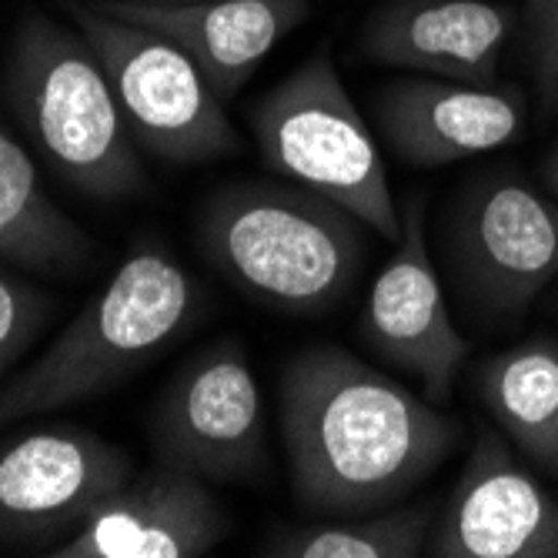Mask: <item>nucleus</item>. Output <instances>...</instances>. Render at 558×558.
Segmentation results:
<instances>
[{"mask_svg": "<svg viewBox=\"0 0 558 558\" xmlns=\"http://www.w3.org/2000/svg\"><path fill=\"white\" fill-rule=\"evenodd\" d=\"M8 100L31 147L71 187L114 201L144 187L137 137L90 40L31 11L8 58Z\"/></svg>", "mask_w": 558, "mask_h": 558, "instance_id": "4", "label": "nucleus"}, {"mask_svg": "<svg viewBox=\"0 0 558 558\" xmlns=\"http://www.w3.org/2000/svg\"><path fill=\"white\" fill-rule=\"evenodd\" d=\"M247 124L275 174L318 191L365 228L398 241L401 211L388 187L381 147L354 108L328 47L265 90L247 111Z\"/></svg>", "mask_w": 558, "mask_h": 558, "instance_id": "5", "label": "nucleus"}, {"mask_svg": "<svg viewBox=\"0 0 558 558\" xmlns=\"http://www.w3.org/2000/svg\"><path fill=\"white\" fill-rule=\"evenodd\" d=\"M61 4L71 24L97 50L144 150L171 165H205L238 155L241 137L225 111V100L187 50L155 27L97 8L94 0Z\"/></svg>", "mask_w": 558, "mask_h": 558, "instance_id": "6", "label": "nucleus"}, {"mask_svg": "<svg viewBox=\"0 0 558 558\" xmlns=\"http://www.w3.org/2000/svg\"><path fill=\"white\" fill-rule=\"evenodd\" d=\"M542 174H545V187H548V191H551V197L558 201V144L551 147V155L545 158Z\"/></svg>", "mask_w": 558, "mask_h": 558, "instance_id": "22", "label": "nucleus"}, {"mask_svg": "<svg viewBox=\"0 0 558 558\" xmlns=\"http://www.w3.org/2000/svg\"><path fill=\"white\" fill-rule=\"evenodd\" d=\"M137 4H201V0H137Z\"/></svg>", "mask_w": 558, "mask_h": 558, "instance_id": "23", "label": "nucleus"}, {"mask_svg": "<svg viewBox=\"0 0 558 558\" xmlns=\"http://www.w3.org/2000/svg\"><path fill=\"white\" fill-rule=\"evenodd\" d=\"M522 14L495 0H391L362 27L365 58L425 77L495 84Z\"/></svg>", "mask_w": 558, "mask_h": 558, "instance_id": "14", "label": "nucleus"}, {"mask_svg": "<svg viewBox=\"0 0 558 558\" xmlns=\"http://www.w3.org/2000/svg\"><path fill=\"white\" fill-rule=\"evenodd\" d=\"M131 475L128 451L87 428H37L8 441L0 448V545L54 548V538H71Z\"/></svg>", "mask_w": 558, "mask_h": 558, "instance_id": "9", "label": "nucleus"}, {"mask_svg": "<svg viewBox=\"0 0 558 558\" xmlns=\"http://www.w3.org/2000/svg\"><path fill=\"white\" fill-rule=\"evenodd\" d=\"M542 90H545V97L558 94V27H555V40H551L548 68H545V77H542Z\"/></svg>", "mask_w": 558, "mask_h": 558, "instance_id": "21", "label": "nucleus"}, {"mask_svg": "<svg viewBox=\"0 0 558 558\" xmlns=\"http://www.w3.org/2000/svg\"><path fill=\"white\" fill-rule=\"evenodd\" d=\"M522 21L529 31V50L535 61V74L542 81L545 68H548V54H551L555 27H558V0H525Z\"/></svg>", "mask_w": 558, "mask_h": 558, "instance_id": "20", "label": "nucleus"}, {"mask_svg": "<svg viewBox=\"0 0 558 558\" xmlns=\"http://www.w3.org/2000/svg\"><path fill=\"white\" fill-rule=\"evenodd\" d=\"M94 4L171 37L205 71L221 100L234 97L271 50L312 14L308 0H201V4L94 0Z\"/></svg>", "mask_w": 558, "mask_h": 558, "instance_id": "15", "label": "nucleus"}, {"mask_svg": "<svg viewBox=\"0 0 558 558\" xmlns=\"http://www.w3.org/2000/svg\"><path fill=\"white\" fill-rule=\"evenodd\" d=\"M475 388L525 459L558 478V338L535 335L492 354L475 375Z\"/></svg>", "mask_w": 558, "mask_h": 558, "instance_id": "17", "label": "nucleus"}, {"mask_svg": "<svg viewBox=\"0 0 558 558\" xmlns=\"http://www.w3.org/2000/svg\"><path fill=\"white\" fill-rule=\"evenodd\" d=\"M375 118L401 161L441 168L519 141L529 100L522 87L404 77L378 94Z\"/></svg>", "mask_w": 558, "mask_h": 558, "instance_id": "13", "label": "nucleus"}, {"mask_svg": "<svg viewBox=\"0 0 558 558\" xmlns=\"http://www.w3.org/2000/svg\"><path fill=\"white\" fill-rule=\"evenodd\" d=\"M201 308V288L161 241L134 244L111 281L0 388V425L108 395L165 351Z\"/></svg>", "mask_w": 558, "mask_h": 558, "instance_id": "2", "label": "nucleus"}, {"mask_svg": "<svg viewBox=\"0 0 558 558\" xmlns=\"http://www.w3.org/2000/svg\"><path fill=\"white\" fill-rule=\"evenodd\" d=\"M50 308L54 304L37 284L0 268V378L34 344V338L50 318Z\"/></svg>", "mask_w": 558, "mask_h": 558, "instance_id": "19", "label": "nucleus"}, {"mask_svg": "<svg viewBox=\"0 0 558 558\" xmlns=\"http://www.w3.org/2000/svg\"><path fill=\"white\" fill-rule=\"evenodd\" d=\"M281 435L304 512L368 515L412 495L462 428L351 351L318 344L281 372Z\"/></svg>", "mask_w": 558, "mask_h": 558, "instance_id": "1", "label": "nucleus"}, {"mask_svg": "<svg viewBox=\"0 0 558 558\" xmlns=\"http://www.w3.org/2000/svg\"><path fill=\"white\" fill-rule=\"evenodd\" d=\"M211 482L158 462L131 475L50 558H201L228 535Z\"/></svg>", "mask_w": 558, "mask_h": 558, "instance_id": "12", "label": "nucleus"}, {"mask_svg": "<svg viewBox=\"0 0 558 558\" xmlns=\"http://www.w3.org/2000/svg\"><path fill=\"white\" fill-rule=\"evenodd\" d=\"M90 255V238L47 197L34 158L0 118V262L40 275H71Z\"/></svg>", "mask_w": 558, "mask_h": 558, "instance_id": "16", "label": "nucleus"}, {"mask_svg": "<svg viewBox=\"0 0 558 558\" xmlns=\"http://www.w3.org/2000/svg\"><path fill=\"white\" fill-rule=\"evenodd\" d=\"M451 262L475 308L519 318L558 278V201L512 174L475 181L454 211Z\"/></svg>", "mask_w": 558, "mask_h": 558, "instance_id": "8", "label": "nucleus"}, {"mask_svg": "<svg viewBox=\"0 0 558 558\" xmlns=\"http://www.w3.org/2000/svg\"><path fill=\"white\" fill-rule=\"evenodd\" d=\"M435 512L425 505L338 515V522L284 525L262 551L278 558H415L425 555Z\"/></svg>", "mask_w": 558, "mask_h": 558, "instance_id": "18", "label": "nucleus"}, {"mask_svg": "<svg viewBox=\"0 0 558 558\" xmlns=\"http://www.w3.org/2000/svg\"><path fill=\"white\" fill-rule=\"evenodd\" d=\"M425 555L558 558V498L515 462L495 432H482L428 532Z\"/></svg>", "mask_w": 558, "mask_h": 558, "instance_id": "11", "label": "nucleus"}, {"mask_svg": "<svg viewBox=\"0 0 558 558\" xmlns=\"http://www.w3.org/2000/svg\"><path fill=\"white\" fill-rule=\"evenodd\" d=\"M362 335L388 365L412 375L435 404L451 395L454 375L469 359V341L451 322L435 262L428 255L418 201L404 208L395 255L368 291Z\"/></svg>", "mask_w": 558, "mask_h": 558, "instance_id": "10", "label": "nucleus"}, {"mask_svg": "<svg viewBox=\"0 0 558 558\" xmlns=\"http://www.w3.org/2000/svg\"><path fill=\"white\" fill-rule=\"evenodd\" d=\"M197 247L234 288L284 315H325L365 265L362 221L294 181H241L215 191Z\"/></svg>", "mask_w": 558, "mask_h": 558, "instance_id": "3", "label": "nucleus"}, {"mask_svg": "<svg viewBox=\"0 0 558 558\" xmlns=\"http://www.w3.org/2000/svg\"><path fill=\"white\" fill-rule=\"evenodd\" d=\"M150 448L158 462L205 482H251L268 465V432L258 378L241 341L201 348L168 381Z\"/></svg>", "mask_w": 558, "mask_h": 558, "instance_id": "7", "label": "nucleus"}]
</instances>
